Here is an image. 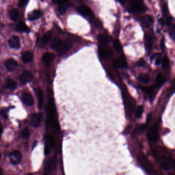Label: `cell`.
I'll use <instances>...</instances> for the list:
<instances>
[{
	"instance_id": "cell-1",
	"label": "cell",
	"mask_w": 175,
	"mask_h": 175,
	"mask_svg": "<svg viewBox=\"0 0 175 175\" xmlns=\"http://www.w3.org/2000/svg\"><path fill=\"white\" fill-rule=\"evenodd\" d=\"M153 153L155 157L159 162V164L162 168L165 170H168L171 168L173 163H172V161L171 160L170 158L166 156L165 155H163L160 156L155 152L154 150H153Z\"/></svg>"
},
{
	"instance_id": "cell-2",
	"label": "cell",
	"mask_w": 175,
	"mask_h": 175,
	"mask_svg": "<svg viewBox=\"0 0 175 175\" xmlns=\"http://www.w3.org/2000/svg\"><path fill=\"white\" fill-rule=\"evenodd\" d=\"M138 159L140 164L142 166L143 168L144 169L145 171L147 172V173L148 174H152L153 172L154 171L153 166L144 155L143 154L139 155Z\"/></svg>"
},
{
	"instance_id": "cell-3",
	"label": "cell",
	"mask_w": 175,
	"mask_h": 175,
	"mask_svg": "<svg viewBox=\"0 0 175 175\" xmlns=\"http://www.w3.org/2000/svg\"><path fill=\"white\" fill-rule=\"evenodd\" d=\"M131 10L138 13H143L146 10V6L142 1H132L131 3Z\"/></svg>"
},
{
	"instance_id": "cell-4",
	"label": "cell",
	"mask_w": 175,
	"mask_h": 175,
	"mask_svg": "<svg viewBox=\"0 0 175 175\" xmlns=\"http://www.w3.org/2000/svg\"><path fill=\"white\" fill-rule=\"evenodd\" d=\"M148 138L152 142H156L159 139L158 126L157 124H154L149 129L147 133Z\"/></svg>"
},
{
	"instance_id": "cell-5",
	"label": "cell",
	"mask_w": 175,
	"mask_h": 175,
	"mask_svg": "<svg viewBox=\"0 0 175 175\" xmlns=\"http://www.w3.org/2000/svg\"><path fill=\"white\" fill-rule=\"evenodd\" d=\"M77 11L80 14L84 16L91 18L94 15L93 12L92 11V10L89 7L85 5L79 6V7H78Z\"/></svg>"
},
{
	"instance_id": "cell-6",
	"label": "cell",
	"mask_w": 175,
	"mask_h": 175,
	"mask_svg": "<svg viewBox=\"0 0 175 175\" xmlns=\"http://www.w3.org/2000/svg\"><path fill=\"white\" fill-rule=\"evenodd\" d=\"M113 66L115 68H126L127 67V63L126 62V59L123 55H122L119 59H115L113 61Z\"/></svg>"
},
{
	"instance_id": "cell-7",
	"label": "cell",
	"mask_w": 175,
	"mask_h": 175,
	"mask_svg": "<svg viewBox=\"0 0 175 175\" xmlns=\"http://www.w3.org/2000/svg\"><path fill=\"white\" fill-rule=\"evenodd\" d=\"M22 154L19 150H14L10 154V159L11 163L14 165L20 163L22 160Z\"/></svg>"
},
{
	"instance_id": "cell-8",
	"label": "cell",
	"mask_w": 175,
	"mask_h": 175,
	"mask_svg": "<svg viewBox=\"0 0 175 175\" xmlns=\"http://www.w3.org/2000/svg\"><path fill=\"white\" fill-rule=\"evenodd\" d=\"M42 115L41 113L33 114L31 118V124L34 127L39 126L42 121Z\"/></svg>"
},
{
	"instance_id": "cell-9",
	"label": "cell",
	"mask_w": 175,
	"mask_h": 175,
	"mask_svg": "<svg viewBox=\"0 0 175 175\" xmlns=\"http://www.w3.org/2000/svg\"><path fill=\"white\" fill-rule=\"evenodd\" d=\"M99 52L101 57L104 59L109 58L113 55L112 50L107 47H100L99 48Z\"/></svg>"
},
{
	"instance_id": "cell-10",
	"label": "cell",
	"mask_w": 175,
	"mask_h": 175,
	"mask_svg": "<svg viewBox=\"0 0 175 175\" xmlns=\"http://www.w3.org/2000/svg\"><path fill=\"white\" fill-rule=\"evenodd\" d=\"M33 75L30 71H24L22 74L21 75L20 80L21 84H26L30 82L33 80Z\"/></svg>"
},
{
	"instance_id": "cell-11",
	"label": "cell",
	"mask_w": 175,
	"mask_h": 175,
	"mask_svg": "<svg viewBox=\"0 0 175 175\" xmlns=\"http://www.w3.org/2000/svg\"><path fill=\"white\" fill-rule=\"evenodd\" d=\"M72 46V43L70 42L63 41L61 46L57 50V52H58L60 54H63L66 53V52H67L68 50H69Z\"/></svg>"
},
{
	"instance_id": "cell-12",
	"label": "cell",
	"mask_w": 175,
	"mask_h": 175,
	"mask_svg": "<svg viewBox=\"0 0 175 175\" xmlns=\"http://www.w3.org/2000/svg\"><path fill=\"white\" fill-rule=\"evenodd\" d=\"M22 100L24 103L28 106H33L34 104V100L31 94L27 92H24L22 95Z\"/></svg>"
},
{
	"instance_id": "cell-13",
	"label": "cell",
	"mask_w": 175,
	"mask_h": 175,
	"mask_svg": "<svg viewBox=\"0 0 175 175\" xmlns=\"http://www.w3.org/2000/svg\"><path fill=\"white\" fill-rule=\"evenodd\" d=\"M98 41L100 42L101 45H105L108 43L111 42L112 40V37L110 35H108L106 34H100L98 35Z\"/></svg>"
},
{
	"instance_id": "cell-14",
	"label": "cell",
	"mask_w": 175,
	"mask_h": 175,
	"mask_svg": "<svg viewBox=\"0 0 175 175\" xmlns=\"http://www.w3.org/2000/svg\"><path fill=\"white\" fill-rule=\"evenodd\" d=\"M8 44L10 46L13 48L18 49L20 47V42L19 37L13 35L8 40Z\"/></svg>"
},
{
	"instance_id": "cell-15",
	"label": "cell",
	"mask_w": 175,
	"mask_h": 175,
	"mask_svg": "<svg viewBox=\"0 0 175 175\" xmlns=\"http://www.w3.org/2000/svg\"><path fill=\"white\" fill-rule=\"evenodd\" d=\"M5 65L8 70L13 71L17 67L18 63L14 59L10 58L5 61Z\"/></svg>"
},
{
	"instance_id": "cell-16",
	"label": "cell",
	"mask_w": 175,
	"mask_h": 175,
	"mask_svg": "<svg viewBox=\"0 0 175 175\" xmlns=\"http://www.w3.org/2000/svg\"><path fill=\"white\" fill-rule=\"evenodd\" d=\"M143 24L145 28H148L151 27L154 23V19L149 15H145L142 19Z\"/></svg>"
},
{
	"instance_id": "cell-17",
	"label": "cell",
	"mask_w": 175,
	"mask_h": 175,
	"mask_svg": "<svg viewBox=\"0 0 175 175\" xmlns=\"http://www.w3.org/2000/svg\"><path fill=\"white\" fill-rule=\"evenodd\" d=\"M54 54L50 52H46L44 54L42 57V61L45 64L49 65L54 59Z\"/></svg>"
},
{
	"instance_id": "cell-18",
	"label": "cell",
	"mask_w": 175,
	"mask_h": 175,
	"mask_svg": "<svg viewBox=\"0 0 175 175\" xmlns=\"http://www.w3.org/2000/svg\"><path fill=\"white\" fill-rule=\"evenodd\" d=\"M33 59V53L29 51L24 52L22 54V60L24 63H28Z\"/></svg>"
},
{
	"instance_id": "cell-19",
	"label": "cell",
	"mask_w": 175,
	"mask_h": 175,
	"mask_svg": "<svg viewBox=\"0 0 175 175\" xmlns=\"http://www.w3.org/2000/svg\"><path fill=\"white\" fill-rule=\"evenodd\" d=\"M41 16V12L40 10H35L31 12V13L28 14V19L31 21L35 20L40 18Z\"/></svg>"
},
{
	"instance_id": "cell-20",
	"label": "cell",
	"mask_w": 175,
	"mask_h": 175,
	"mask_svg": "<svg viewBox=\"0 0 175 175\" xmlns=\"http://www.w3.org/2000/svg\"><path fill=\"white\" fill-rule=\"evenodd\" d=\"M165 82V78L161 73H159L157 76L156 79V86L160 87L162 86Z\"/></svg>"
},
{
	"instance_id": "cell-21",
	"label": "cell",
	"mask_w": 175,
	"mask_h": 175,
	"mask_svg": "<svg viewBox=\"0 0 175 175\" xmlns=\"http://www.w3.org/2000/svg\"><path fill=\"white\" fill-rule=\"evenodd\" d=\"M62 41L58 39H55L52 41L50 43V48L52 49H54L57 50L61 46V44L62 43Z\"/></svg>"
},
{
	"instance_id": "cell-22",
	"label": "cell",
	"mask_w": 175,
	"mask_h": 175,
	"mask_svg": "<svg viewBox=\"0 0 175 175\" xmlns=\"http://www.w3.org/2000/svg\"><path fill=\"white\" fill-rule=\"evenodd\" d=\"M9 15L10 19H11L12 21H16L18 19H19V11L16 9H13L10 11Z\"/></svg>"
},
{
	"instance_id": "cell-23",
	"label": "cell",
	"mask_w": 175,
	"mask_h": 175,
	"mask_svg": "<svg viewBox=\"0 0 175 175\" xmlns=\"http://www.w3.org/2000/svg\"><path fill=\"white\" fill-rule=\"evenodd\" d=\"M146 47L148 50H151L153 44V39L152 35H147L146 37Z\"/></svg>"
},
{
	"instance_id": "cell-24",
	"label": "cell",
	"mask_w": 175,
	"mask_h": 175,
	"mask_svg": "<svg viewBox=\"0 0 175 175\" xmlns=\"http://www.w3.org/2000/svg\"><path fill=\"white\" fill-rule=\"evenodd\" d=\"M16 28L18 31H23V32H28L29 31V28L26 26V24L22 21L18 24V25H16Z\"/></svg>"
},
{
	"instance_id": "cell-25",
	"label": "cell",
	"mask_w": 175,
	"mask_h": 175,
	"mask_svg": "<svg viewBox=\"0 0 175 175\" xmlns=\"http://www.w3.org/2000/svg\"><path fill=\"white\" fill-rule=\"evenodd\" d=\"M70 6V4H67V2L63 3L59 5L58 7V11L60 14H63L65 13L67 10L68 8Z\"/></svg>"
},
{
	"instance_id": "cell-26",
	"label": "cell",
	"mask_w": 175,
	"mask_h": 175,
	"mask_svg": "<svg viewBox=\"0 0 175 175\" xmlns=\"http://www.w3.org/2000/svg\"><path fill=\"white\" fill-rule=\"evenodd\" d=\"M5 87L10 90H14L16 89V83L10 79H8L5 84Z\"/></svg>"
},
{
	"instance_id": "cell-27",
	"label": "cell",
	"mask_w": 175,
	"mask_h": 175,
	"mask_svg": "<svg viewBox=\"0 0 175 175\" xmlns=\"http://www.w3.org/2000/svg\"><path fill=\"white\" fill-rule=\"evenodd\" d=\"M139 79L143 83L147 84L150 81V77L147 74H141L139 76Z\"/></svg>"
},
{
	"instance_id": "cell-28",
	"label": "cell",
	"mask_w": 175,
	"mask_h": 175,
	"mask_svg": "<svg viewBox=\"0 0 175 175\" xmlns=\"http://www.w3.org/2000/svg\"><path fill=\"white\" fill-rule=\"evenodd\" d=\"M37 95L38 101H39V107L40 108H41L43 102V93L41 89H38L37 91Z\"/></svg>"
},
{
	"instance_id": "cell-29",
	"label": "cell",
	"mask_w": 175,
	"mask_h": 175,
	"mask_svg": "<svg viewBox=\"0 0 175 175\" xmlns=\"http://www.w3.org/2000/svg\"><path fill=\"white\" fill-rule=\"evenodd\" d=\"M113 46H114V49L117 52H121L122 46L121 43L120 42L119 40H114V43H113Z\"/></svg>"
},
{
	"instance_id": "cell-30",
	"label": "cell",
	"mask_w": 175,
	"mask_h": 175,
	"mask_svg": "<svg viewBox=\"0 0 175 175\" xmlns=\"http://www.w3.org/2000/svg\"><path fill=\"white\" fill-rule=\"evenodd\" d=\"M30 131L28 128L24 129L21 132V137L23 139H28L30 136Z\"/></svg>"
},
{
	"instance_id": "cell-31",
	"label": "cell",
	"mask_w": 175,
	"mask_h": 175,
	"mask_svg": "<svg viewBox=\"0 0 175 175\" xmlns=\"http://www.w3.org/2000/svg\"><path fill=\"white\" fill-rule=\"evenodd\" d=\"M169 65H170V60L168 57L165 56L162 59V68L166 69L169 67Z\"/></svg>"
},
{
	"instance_id": "cell-32",
	"label": "cell",
	"mask_w": 175,
	"mask_h": 175,
	"mask_svg": "<svg viewBox=\"0 0 175 175\" xmlns=\"http://www.w3.org/2000/svg\"><path fill=\"white\" fill-rule=\"evenodd\" d=\"M52 37V33L50 32H48V33H46L45 35L43 37V39H42V42L44 43V44H46L48 42H49V41L51 39Z\"/></svg>"
},
{
	"instance_id": "cell-33",
	"label": "cell",
	"mask_w": 175,
	"mask_h": 175,
	"mask_svg": "<svg viewBox=\"0 0 175 175\" xmlns=\"http://www.w3.org/2000/svg\"><path fill=\"white\" fill-rule=\"evenodd\" d=\"M143 110L144 109H143V106L142 105H140L138 106L137 111H136V116L137 118H140L141 117H142V115L143 112Z\"/></svg>"
},
{
	"instance_id": "cell-34",
	"label": "cell",
	"mask_w": 175,
	"mask_h": 175,
	"mask_svg": "<svg viewBox=\"0 0 175 175\" xmlns=\"http://www.w3.org/2000/svg\"><path fill=\"white\" fill-rule=\"evenodd\" d=\"M48 140L49 143V144L52 148L55 147V141L53 137L52 136H48Z\"/></svg>"
},
{
	"instance_id": "cell-35",
	"label": "cell",
	"mask_w": 175,
	"mask_h": 175,
	"mask_svg": "<svg viewBox=\"0 0 175 175\" xmlns=\"http://www.w3.org/2000/svg\"><path fill=\"white\" fill-rule=\"evenodd\" d=\"M168 10L166 4H164L162 6V13L164 16H166L168 14Z\"/></svg>"
},
{
	"instance_id": "cell-36",
	"label": "cell",
	"mask_w": 175,
	"mask_h": 175,
	"mask_svg": "<svg viewBox=\"0 0 175 175\" xmlns=\"http://www.w3.org/2000/svg\"><path fill=\"white\" fill-rule=\"evenodd\" d=\"M145 64V61L144 60V59L141 58L139 59V60L137 62L136 65H137V66H138V67H143V66Z\"/></svg>"
},
{
	"instance_id": "cell-37",
	"label": "cell",
	"mask_w": 175,
	"mask_h": 175,
	"mask_svg": "<svg viewBox=\"0 0 175 175\" xmlns=\"http://www.w3.org/2000/svg\"><path fill=\"white\" fill-rule=\"evenodd\" d=\"M162 61V59L161 58V56L159 55V56L157 57L156 58V61H155V64L156 65H159Z\"/></svg>"
},
{
	"instance_id": "cell-38",
	"label": "cell",
	"mask_w": 175,
	"mask_h": 175,
	"mask_svg": "<svg viewBox=\"0 0 175 175\" xmlns=\"http://www.w3.org/2000/svg\"><path fill=\"white\" fill-rule=\"evenodd\" d=\"M0 114L4 118L7 119L8 118V115H7L6 110H0Z\"/></svg>"
},
{
	"instance_id": "cell-39",
	"label": "cell",
	"mask_w": 175,
	"mask_h": 175,
	"mask_svg": "<svg viewBox=\"0 0 175 175\" xmlns=\"http://www.w3.org/2000/svg\"><path fill=\"white\" fill-rule=\"evenodd\" d=\"M170 37L173 40H174L175 39V26L174 25L173 26V28H172L170 33Z\"/></svg>"
},
{
	"instance_id": "cell-40",
	"label": "cell",
	"mask_w": 175,
	"mask_h": 175,
	"mask_svg": "<svg viewBox=\"0 0 175 175\" xmlns=\"http://www.w3.org/2000/svg\"><path fill=\"white\" fill-rule=\"evenodd\" d=\"M50 153V148L48 146V145H45L44 149V154L45 155H47Z\"/></svg>"
},
{
	"instance_id": "cell-41",
	"label": "cell",
	"mask_w": 175,
	"mask_h": 175,
	"mask_svg": "<svg viewBox=\"0 0 175 175\" xmlns=\"http://www.w3.org/2000/svg\"><path fill=\"white\" fill-rule=\"evenodd\" d=\"M55 163V161L54 160H52V161H50V162L49 163V165H48V169L50 170L52 168H54V164Z\"/></svg>"
},
{
	"instance_id": "cell-42",
	"label": "cell",
	"mask_w": 175,
	"mask_h": 175,
	"mask_svg": "<svg viewBox=\"0 0 175 175\" xmlns=\"http://www.w3.org/2000/svg\"><path fill=\"white\" fill-rule=\"evenodd\" d=\"M28 1H21L19 3V5L20 6H24L27 4Z\"/></svg>"
},
{
	"instance_id": "cell-43",
	"label": "cell",
	"mask_w": 175,
	"mask_h": 175,
	"mask_svg": "<svg viewBox=\"0 0 175 175\" xmlns=\"http://www.w3.org/2000/svg\"><path fill=\"white\" fill-rule=\"evenodd\" d=\"M159 55H160V54H153L152 56L150 57V60L151 61H153L158 56H159Z\"/></svg>"
},
{
	"instance_id": "cell-44",
	"label": "cell",
	"mask_w": 175,
	"mask_h": 175,
	"mask_svg": "<svg viewBox=\"0 0 175 175\" xmlns=\"http://www.w3.org/2000/svg\"><path fill=\"white\" fill-rule=\"evenodd\" d=\"M3 132V127L2 126V125H1V124L0 123V133L1 134V133H2Z\"/></svg>"
},
{
	"instance_id": "cell-45",
	"label": "cell",
	"mask_w": 175,
	"mask_h": 175,
	"mask_svg": "<svg viewBox=\"0 0 175 175\" xmlns=\"http://www.w3.org/2000/svg\"><path fill=\"white\" fill-rule=\"evenodd\" d=\"M3 175V170L1 168H0V175Z\"/></svg>"
},
{
	"instance_id": "cell-46",
	"label": "cell",
	"mask_w": 175,
	"mask_h": 175,
	"mask_svg": "<svg viewBox=\"0 0 175 175\" xmlns=\"http://www.w3.org/2000/svg\"><path fill=\"white\" fill-rule=\"evenodd\" d=\"M37 142L35 141V144L33 145V148H35V146L37 145Z\"/></svg>"
},
{
	"instance_id": "cell-47",
	"label": "cell",
	"mask_w": 175,
	"mask_h": 175,
	"mask_svg": "<svg viewBox=\"0 0 175 175\" xmlns=\"http://www.w3.org/2000/svg\"><path fill=\"white\" fill-rule=\"evenodd\" d=\"M1 134L0 133V140H1Z\"/></svg>"
},
{
	"instance_id": "cell-48",
	"label": "cell",
	"mask_w": 175,
	"mask_h": 175,
	"mask_svg": "<svg viewBox=\"0 0 175 175\" xmlns=\"http://www.w3.org/2000/svg\"><path fill=\"white\" fill-rule=\"evenodd\" d=\"M1 153H0V159H1Z\"/></svg>"
},
{
	"instance_id": "cell-49",
	"label": "cell",
	"mask_w": 175,
	"mask_h": 175,
	"mask_svg": "<svg viewBox=\"0 0 175 175\" xmlns=\"http://www.w3.org/2000/svg\"><path fill=\"white\" fill-rule=\"evenodd\" d=\"M170 175H175L174 174H170Z\"/></svg>"
},
{
	"instance_id": "cell-50",
	"label": "cell",
	"mask_w": 175,
	"mask_h": 175,
	"mask_svg": "<svg viewBox=\"0 0 175 175\" xmlns=\"http://www.w3.org/2000/svg\"><path fill=\"white\" fill-rule=\"evenodd\" d=\"M28 175H31V174H28Z\"/></svg>"
},
{
	"instance_id": "cell-51",
	"label": "cell",
	"mask_w": 175,
	"mask_h": 175,
	"mask_svg": "<svg viewBox=\"0 0 175 175\" xmlns=\"http://www.w3.org/2000/svg\"><path fill=\"white\" fill-rule=\"evenodd\" d=\"M44 175H47L46 174H44Z\"/></svg>"
},
{
	"instance_id": "cell-52",
	"label": "cell",
	"mask_w": 175,
	"mask_h": 175,
	"mask_svg": "<svg viewBox=\"0 0 175 175\" xmlns=\"http://www.w3.org/2000/svg\"><path fill=\"white\" fill-rule=\"evenodd\" d=\"M0 74H1V72H0Z\"/></svg>"
}]
</instances>
